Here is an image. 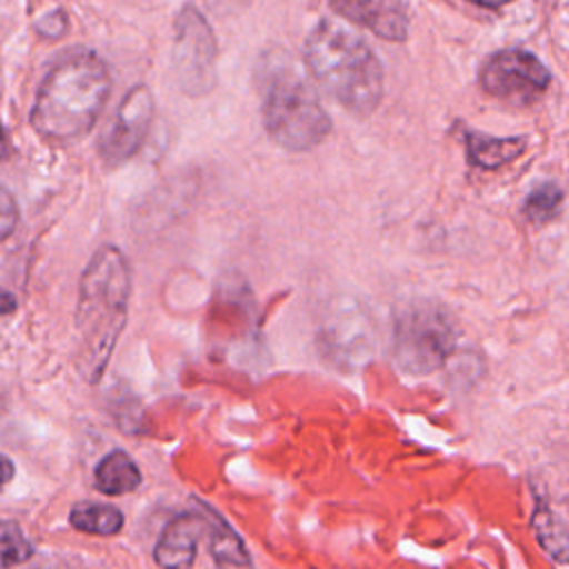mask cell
Segmentation results:
<instances>
[{"label": "cell", "instance_id": "obj_1", "mask_svg": "<svg viewBox=\"0 0 569 569\" xmlns=\"http://www.w3.org/2000/svg\"><path fill=\"white\" fill-rule=\"evenodd\" d=\"M131 276L120 249L100 247L80 276L76 329L78 369L89 382H98L109 365L113 347L127 325Z\"/></svg>", "mask_w": 569, "mask_h": 569}, {"label": "cell", "instance_id": "obj_2", "mask_svg": "<svg viewBox=\"0 0 569 569\" xmlns=\"http://www.w3.org/2000/svg\"><path fill=\"white\" fill-rule=\"evenodd\" d=\"M111 89V76L100 56L76 51L58 60L33 100L31 127L49 142H73L98 120Z\"/></svg>", "mask_w": 569, "mask_h": 569}, {"label": "cell", "instance_id": "obj_3", "mask_svg": "<svg viewBox=\"0 0 569 569\" xmlns=\"http://www.w3.org/2000/svg\"><path fill=\"white\" fill-rule=\"evenodd\" d=\"M302 56L313 80L347 111H376L385 93L382 64L360 36L333 20H320L309 31Z\"/></svg>", "mask_w": 569, "mask_h": 569}, {"label": "cell", "instance_id": "obj_4", "mask_svg": "<svg viewBox=\"0 0 569 569\" xmlns=\"http://www.w3.org/2000/svg\"><path fill=\"white\" fill-rule=\"evenodd\" d=\"M262 122L287 151H309L331 131V118L318 93L293 67L269 69L262 89Z\"/></svg>", "mask_w": 569, "mask_h": 569}, {"label": "cell", "instance_id": "obj_5", "mask_svg": "<svg viewBox=\"0 0 569 569\" xmlns=\"http://www.w3.org/2000/svg\"><path fill=\"white\" fill-rule=\"evenodd\" d=\"M458 342L456 322L433 300L407 302L393 320L391 353L400 371L425 376L440 369Z\"/></svg>", "mask_w": 569, "mask_h": 569}, {"label": "cell", "instance_id": "obj_6", "mask_svg": "<svg viewBox=\"0 0 569 569\" xmlns=\"http://www.w3.org/2000/svg\"><path fill=\"white\" fill-rule=\"evenodd\" d=\"M218 44L207 18L191 4L176 16L173 71L187 96H207L216 87Z\"/></svg>", "mask_w": 569, "mask_h": 569}, {"label": "cell", "instance_id": "obj_7", "mask_svg": "<svg viewBox=\"0 0 569 569\" xmlns=\"http://www.w3.org/2000/svg\"><path fill=\"white\" fill-rule=\"evenodd\" d=\"M551 76L547 67L525 49H505L493 53L482 71L480 84L493 98L513 102V104H529L538 96L547 91Z\"/></svg>", "mask_w": 569, "mask_h": 569}, {"label": "cell", "instance_id": "obj_8", "mask_svg": "<svg viewBox=\"0 0 569 569\" xmlns=\"http://www.w3.org/2000/svg\"><path fill=\"white\" fill-rule=\"evenodd\" d=\"M153 111L156 102L149 87L136 84L127 91L98 142L100 158L109 167H118L138 153L149 133Z\"/></svg>", "mask_w": 569, "mask_h": 569}, {"label": "cell", "instance_id": "obj_9", "mask_svg": "<svg viewBox=\"0 0 569 569\" xmlns=\"http://www.w3.org/2000/svg\"><path fill=\"white\" fill-rule=\"evenodd\" d=\"M207 533V518L198 511H182L171 518L153 549V558L162 569H191L198 540Z\"/></svg>", "mask_w": 569, "mask_h": 569}, {"label": "cell", "instance_id": "obj_10", "mask_svg": "<svg viewBox=\"0 0 569 569\" xmlns=\"http://www.w3.org/2000/svg\"><path fill=\"white\" fill-rule=\"evenodd\" d=\"M347 20L373 31L382 40L402 42L409 33V11L405 0H329Z\"/></svg>", "mask_w": 569, "mask_h": 569}, {"label": "cell", "instance_id": "obj_11", "mask_svg": "<svg viewBox=\"0 0 569 569\" xmlns=\"http://www.w3.org/2000/svg\"><path fill=\"white\" fill-rule=\"evenodd\" d=\"M200 511L207 518L209 551L216 569H253L251 553L247 551L244 540L238 536V531L209 505H202Z\"/></svg>", "mask_w": 569, "mask_h": 569}, {"label": "cell", "instance_id": "obj_12", "mask_svg": "<svg viewBox=\"0 0 569 569\" xmlns=\"http://www.w3.org/2000/svg\"><path fill=\"white\" fill-rule=\"evenodd\" d=\"M93 482L107 496H124L140 487L142 473L129 453L116 449L98 462Z\"/></svg>", "mask_w": 569, "mask_h": 569}, {"label": "cell", "instance_id": "obj_13", "mask_svg": "<svg viewBox=\"0 0 569 569\" xmlns=\"http://www.w3.org/2000/svg\"><path fill=\"white\" fill-rule=\"evenodd\" d=\"M527 149L525 138H491L485 133H467L469 162L480 169H498Z\"/></svg>", "mask_w": 569, "mask_h": 569}, {"label": "cell", "instance_id": "obj_14", "mask_svg": "<svg viewBox=\"0 0 569 569\" xmlns=\"http://www.w3.org/2000/svg\"><path fill=\"white\" fill-rule=\"evenodd\" d=\"M531 529H533L540 547L553 560H558V562L567 560V522L553 507L538 500V505L531 513Z\"/></svg>", "mask_w": 569, "mask_h": 569}, {"label": "cell", "instance_id": "obj_15", "mask_svg": "<svg viewBox=\"0 0 569 569\" xmlns=\"http://www.w3.org/2000/svg\"><path fill=\"white\" fill-rule=\"evenodd\" d=\"M69 522L84 533L93 536H116L122 525L124 516L118 507L113 505H102V502H80L71 509Z\"/></svg>", "mask_w": 569, "mask_h": 569}, {"label": "cell", "instance_id": "obj_16", "mask_svg": "<svg viewBox=\"0 0 569 569\" xmlns=\"http://www.w3.org/2000/svg\"><path fill=\"white\" fill-rule=\"evenodd\" d=\"M562 204V189L553 182H542L533 187L525 200V216L533 224H545L553 220Z\"/></svg>", "mask_w": 569, "mask_h": 569}, {"label": "cell", "instance_id": "obj_17", "mask_svg": "<svg viewBox=\"0 0 569 569\" xmlns=\"http://www.w3.org/2000/svg\"><path fill=\"white\" fill-rule=\"evenodd\" d=\"M33 553L31 542L24 538L16 522L0 520V569L16 567L29 560Z\"/></svg>", "mask_w": 569, "mask_h": 569}, {"label": "cell", "instance_id": "obj_18", "mask_svg": "<svg viewBox=\"0 0 569 569\" xmlns=\"http://www.w3.org/2000/svg\"><path fill=\"white\" fill-rule=\"evenodd\" d=\"M16 224H18L16 198L0 187V242L13 233Z\"/></svg>", "mask_w": 569, "mask_h": 569}, {"label": "cell", "instance_id": "obj_19", "mask_svg": "<svg viewBox=\"0 0 569 569\" xmlns=\"http://www.w3.org/2000/svg\"><path fill=\"white\" fill-rule=\"evenodd\" d=\"M16 311V298L11 291L0 287V316H9Z\"/></svg>", "mask_w": 569, "mask_h": 569}, {"label": "cell", "instance_id": "obj_20", "mask_svg": "<svg viewBox=\"0 0 569 569\" xmlns=\"http://www.w3.org/2000/svg\"><path fill=\"white\" fill-rule=\"evenodd\" d=\"M13 478V462L0 453V491Z\"/></svg>", "mask_w": 569, "mask_h": 569}, {"label": "cell", "instance_id": "obj_21", "mask_svg": "<svg viewBox=\"0 0 569 569\" xmlns=\"http://www.w3.org/2000/svg\"><path fill=\"white\" fill-rule=\"evenodd\" d=\"M471 2H476V4H480V7H487V9H498V7L509 4L511 0H471Z\"/></svg>", "mask_w": 569, "mask_h": 569}, {"label": "cell", "instance_id": "obj_22", "mask_svg": "<svg viewBox=\"0 0 569 569\" xmlns=\"http://www.w3.org/2000/svg\"><path fill=\"white\" fill-rule=\"evenodd\" d=\"M9 156V142H7V133H4V127L0 122V160H4Z\"/></svg>", "mask_w": 569, "mask_h": 569}]
</instances>
